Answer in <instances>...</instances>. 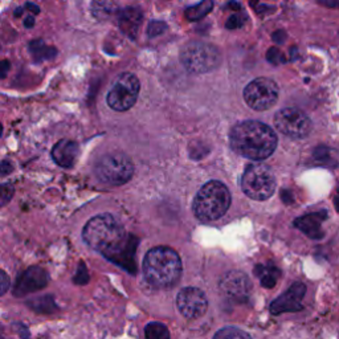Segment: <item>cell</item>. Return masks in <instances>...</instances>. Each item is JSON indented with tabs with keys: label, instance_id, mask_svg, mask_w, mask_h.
<instances>
[{
	"label": "cell",
	"instance_id": "1",
	"mask_svg": "<svg viewBox=\"0 0 339 339\" xmlns=\"http://www.w3.org/2000/svg\"><path fill=\"white\" fill-rule=\"evenodd\" d=\"M83 237L92 249L121 265H124L122 261L127 258L128 251H133L127 232L115 217L107 213L87 221L84 227Z\"/></svg>",
	"mask_w": 339,
	"mask_h": 339
},
{
	"label": "cell",
	"instance_id": "2",
	"mask_svg": "<svg viewBox=\"0 0 339 339\" xmlns=\"http://www.w3.org/2000/svg\"><path fill=\"white\" fill-rule=\"evenodd\" d=\"M275 130L258 121H243L234 125L229 133L232 150L251 161H264L277 147Z\"/></svg>",
	"mask_w": 339,
	"mask_h": 339
},
{
	"label": "cell",
	"instance_id": "3",
	"mask_svg": "<svg viewBox=\"0 0 339 339\" xmlns=\"http://www.w3.org/2000/svg\"><path fill=\"white\" fill-rule=\"evenodd\" d=\"M182 275L180 257L172 248L156 247L147 252L143 261V275L154 288H169Z\"/></svg>",
	"mask_w": 339,
	"mask_h": 339
},
{
	"label": "cell",
	"instance_id": "4",
	"mask_svg": "<svg viewBox=\"0 0 339 339\" xmlns=\"http://www.w3.org/2000/svg\"><path fill=\"white\" fill-rule=\"evenodd\" d=\"M231 206L228 187L219 180L204 184L193 199V213L204 223L215 221L225 215Z\"/></svg>",
	"mask_w": 339,
	"mask_h": 339
},
{
	"label": "cell",
	"instance_id": "5",
	"mask_svg": "<svg viewBox=\"0 0 339 339\" xmlns=\"http://www.w3.org/2000/svg\"><path fill=\"white\" fill-rule=\"evenodd\" d=\"M180 61L190 73L202 74L215 70L221 63L220 51L212 44L192 42L183 46Z\"/></svg>",
	"mask_w": 339,
	"mask_h": 339
},
{
	"label": "cell",
	"instance_id": "6",
	"mask_svg": "<svg viewBox=\"0 0 339 339\" xmlns=\"http://www.w3.org/2000/svg\"><path fill=\"white\" fill-rule=\"evenodd\" d=\"M241 187L244 193L253 200H268L275 191V176L271 167L252 163L244 171Z\"/></svg>",
	"mask_w": 339,
	"mask_h": 339
},
{
	"label": "cell",
	"instance_id": "7",
	"mask_svg": "<svg viewBox=\"0 0 339 339\" xmlns=\"http://www.w3.org/2000/svg\"><path fill=\"white\" fill-rule=\"evenodd\" d=\"M134 174L131 159L124 154H107L96 165V176L102 183L122 186L127 183Z\"/></svg>",
	"mask_w": 339,
	"mask_h": 339
},
{
	"label": "cell",
	"instance_id": "8",
	"mask_svg": "<svg viewBox=\"0 0 339 339\" xmlns=\"http://www.w3.org/2000/svg\"><path fill=\"white\" fill-rule=\"evenodd\" d=\"M139 80L133 73H122L115 78L113 86L107 93V105L115 111H126L131 109L139 96Z\"/></svg>",
	"mask_w": 339,
	"mask_h": 339
},
{
	"label": "cell",
	"instance_id": "9",
	"mask_svg": "<svg viewBox=\"0 0 339 339\" xmlns=\"http://www.w3.org/2000/svg\"><path fill=\"white\" fill-rule=\"evenodd\" d=\"M278 85L266 77H258L248 84L243 96L247 105L256 111H264L275 105L278 100Z\"/></svg>",
	"mask_w": 339,
	"mask_h": 339
},
{
	"label": "cell",
	"instance_id": "10",
	"mask_svg": "<svg viewBox=\"0 0 339 339\" xmlns=\"http://www.w3.org/2000/svg\"><path fill=\"white\" fill-rule=\"evenodd\" d=\"M275 128L293 139L306 138L312 131V121L302 110L296 107H285L275 115Z\"/></svg>",
	"mask_w": 339,
	"mask_h": 339
},
{
	"label": "cell",
	"instance_id": "11",
	"mask_svg": "<svg viewBox=\"0 0 339 339\" xmlns=\"http://www.w3.org/2000/svg\"><path fill=\"white\" fill-rule=\"evenodd\" d=\"M178 307L188 319L202 317L208 309L206 294L197 288H184L178 294Z\"/></svg>",
	"mask_w": 339,
	"mask_h": 339
},
{
	"label": "cell",
	"instance_id": "12",
	"mask_svg": "<svg viewBox=\"0 0 339 339\" xmlns=\"http://www.w3.org/2000/svg\"><path fill=\"white\" fill-rule=\"evenodd\" d=\"M306 293V286L301 282H296L282 296L275 299L271 305V312L278 316L285 312H298L302 309V298Z\"/></svg>",
	"mask_w": 339,
	"mask_h": 339
},
{
	"label": "cell",
	"instance_id": "13",
	"mask_svg": "<svg viewBox=\"0 0 339 339\" xmlns=\"http://www.w3.org/2000/svg\"><path fill=\"white\" fill-rule=\"evenodd\" d=\"M220 288L229 297H244L249 292V280L241 272H229L223 277Z\"/></svg>",
	"mask_w": 339,
	"mask_h": 339
},
{
	"label": "cell",
	"instance_id": "14",
	"mask_svg": "<svg viewBox=\"0 0 339 339\" xmlns=\"http://www.w3.org/2000/svg\"><path fill=\"white\" fill-rule=\"evenodd\" d=\"M45 285V272L42 271L40 268H31L19 278L15 292H16L18 296H20V294L23 296V294L29 293V292H35V290L42 289Z\"/></svg>",
	"mask_w": 339,
	"mask_h": 339
},
{
	"label": "cell",
	"instance_id": "15",
	"mask_svg": "<svg viewBox=\"0 0 339 339\" xmlns=\"http://www.w3.org/2000/svg\"><path fill=\"white\" fill-rule=\"evenodd\" d=\"M78 154H80L78 145L73 141H69V139H63V141L57 142L52 150L53 161L65 169H69L76 163Z\"/></svg>",
	"mask_w": 339,
	"mask_h": 339
},
{
	"label": "cell",
	"instance_id": "16",
	"mask_svg": "<svg viewBox=\"0 0 339 339\" xmlns=\"http://www.w3.org/2000/svg\"><path fill=\"white\" fill-rule=\"evenodd\" d=\"M326 216H327V212L325 211L310 213V215H306L303 216V217L297 219V220L294 221V225L298 229H301L303 233L309 236L310 238H313V240H321L323 237L321 224L322 221L326 219Z\"/></svg>",
	"mask_w": 339,
	"mask_h": 339
},
{
	"label": "cell",
	"instance_id": "17",
	"mask_svg": "<svg viewBox=\"0 0 339 339\" xmlns=\"http://www.w3.org/2000/svg\"><path fill=\"white\" fill-rule=\"evenodd\" d=\"M117 18H118V25L121 28V31L125 35H127L128 37L135 39L138 31H139V27L142 24L143 16L141 9L135 8V7H130V8L121 11Z\"/></svg>",
	"mask_w": 339,
	"mask_h": 339
},
{
	"label": "cell",
	"instance_id": "18",
	"mask_svg": "<svg viewBox=\"0 0 339 339\" xmlns=\"http://www.w3.org/2000/svg\"><path fill=\"white\" fill-rule=\"evenodd\" d=\"M90 11L93 16L100 21L110 20L121 12L118 0H92Z\"/></svg>",
	"mask_w": 339,
	"mask_h": 339
},
{
	"label": "cell",
	"instance_id": "19",
	"mask_svg": "<svg viewBox=\"0 0 339 339\" xmlns=\"http://www.w3.org/2000/svg\"><path fill=\"white\" fill-rule=\"evenodd\" d=\"M213 8V0H203L202 3L190 7L186 11V18L191 21H197L210 14Z\"/></svg>",
	"mask_w": 339,
	"mask_h": 339
},
{
	"label": "cell",
	"instance_id": "20",
	"mask_svg": "<svg viewBox=\"0 0 339 339\" xmlns=\"http://www.w3.org/2000/svg\"><path fill=\"white\" fill-rule=\"evenodd\" d=\"M146 339H170V331L167 326L159 322L148 323L145 329Z\"/></svg>",
	"mask_w": 339,
	"mask_h": 339
},
{
	"label": "cell",
	"instance_id": "21",
	"mask_svg": "<svg viewBox=\"0 0 339 339\" xmlns=\"http://www.w3.org/2000/svg\"><path fill=\"white\" fill-rule=\"evenodd\" d=\"M213 339H252V337L237 327H225L217 331Z\"/></svg>",
	"mask_w": 339,
	"mask_h": 339
},
{
	"label": "cell",
	"instance_id": "22",
	"mask_svg": "<svg viewBox=\"0 0 339 339\" xmlns=\"http://www.w3.org/2000/svg\"><path fill=\"white\" fill-rule=\"evenodd\" d=\"M280 275V272L275 268H272V269H266V271H262L261 275V282L264 286L266 288H273L277 282V277Z\"/></svg>",
	"mask_w": 339,
	"mask_h": 339
},
{
	"label": "cell",
	"instance_id": "23",
	"mask_svg": "<svg viewBox=\"0 0 339 339\" xmlns=\"http://www.w3.org/2000/svg\"><path fill=\"white\" fill-rule=\"evenodd\" d=\"M166 28H167L166 23H163V21H158V20H154V21H151L150 25H148V36L150 37L158 36L159 33H162L163 31H165Z\"/></svg>",
	"mask_w": 339,
	"mask_h": 339
},
{
	"label": "cell",
	"instance_id": "24",
	"mask_svg": "<svg viewBox=\"0 0 339 339\" xmlns=\"http://www.w3.org/2000/svg\"><path fill=\"white\" fill-rule=\"evenodd\" d=\"M268 60H269L271 63L278 64V63L282 61V55H281V52L278 51V49L272 48V49H269V53H268Z\"/></svg>",
	"mask_w": 339,
	"mask_h": 339
},
{
	"label": "cell",
	"instance_id": "25",
	"mask_svg": "<svg viewBox=\"0 0 339 339\" xmlns=\"http://www.w3.org/2000/svg\"><path fill=\"white\" fill-rule=\"evenodd\" d=\"M321 4L329 7V8L339 9V0H321Z\"/></svg>",
	"mask_w": 339,
	"mask_h": 339
},
{
	"label": "cell",
	"instance_id": "26",
	"mask_svg": "<svg viewBox=\"0 0 339 339\" xmlns=\"http://www.w3.org/2000/svg\"><path fill=\"white\" fill-rule=\"evenodd\" d=\"M33 21H35V20H33L32 16H28V18L25 19V27H33V24H35Z\"/></svg>",
	"mask_w": 339,
	"mask_h": 339
},
{
	"label": "cell",
	"instance_id": "27",
	"mask_svg": "<svg viewBox=\"0 0 339 339\" xmlns=\"http://www.w3.org/2000/svg\"><path fill=\"white\" fill-rule=\"evenodd\" d=\"M334 206H335V210H337V212L339 213V196L334 197Z\"/></svg>",
	"mask_w": 339,
	"mask_h": 339
}]
</instances>
